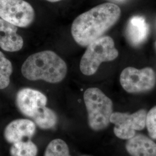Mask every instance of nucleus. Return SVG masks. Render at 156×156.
<instances>
[{
    "instance_id": "obj_1",
    "label": "nucleus",
    "mask_w": 156,
    "mask_h": 156,
    "mask_svg": "<svg viewBox=\"0 0 156 156\" xmlns=\"http://www.w3.org/2000/svg\"><path fill=\"white\" fill-rule=\"evenodd\" d=\"M121 15L119 6L110 2L96 6L78 16L73 22L71 34L78 45L87 47L103 37Z\"/></svg>"
},
{
    "instance_id": "obj_2",
    "label": "nucleus",
    "mask_w": 156,
    "mask_h": 156,
    "mask_svg": "<svg viewBox=\"0 0 156 156\" xmlns=\"http://www.w3.org/2000/svg\"><path fill=\"white\" fill-rule=\"evenodd\" d=\"M66 62L55 52L45 50L29 56L23 64V76L29 80H44L50 83L61 82L67 75Z\"/></svg>"
},
{
    "instance_id": "obj_3",
    "label": "nucleus",
    "mask_w": 156,
    "mask_h": 156,
    "mask_svg": "<svg viewBox=\"0 0 156 156\" xmlns=\"http://www.w3.org/2000/svg\"><path fill=\"white\" fill-rule=\"evenodd\" d=\"M83 98L90 128L95 131L107 128L113 113L112 101L96 87L86 90L84 93Z\"/></svg>"
},
{
    "instance_id": "obj_4",
    "label": "nucleus",
    "mask_w": 156,
    "mask_h": 156,
    "mask_svg": "<svg viewBox=\"0 0 156 156\" xmlns=\"http://www.w3.org/2000/svg\"><path fill=\"white\" fill-rule=\"evenodd\" d=\"M118 56L113 39L109 36H103L87 46L80 60V70L84 75H93L103 62L113 61Z\"/></svg>"
},
{
    "instance_id": "obj_5",
    "label": "nucleus",
    "mask_w": 156,
    "mask_h": 156,
    "mask_svg": "<svg viewBox=\"0 0 156 156\" xmlns=\"http://www.w3.org/2000/svg\"><path fill=\"white\" fill-rule=\"evenodd\" d=\"M120 82L123 89L128 93H146L154 87L156 73L150 67L141 69L134 67H127L120 74Z\"/></svg>"
},
{
    "instance_id": "obj_6",
    "label": "nucleus",
    "mask_w": 156,
    "mask_h": 156,
    "mask_svg": "<svg viewBox=\"0 0 156 156\" xmlns=\"http://www.w3.org/2000/svg\"><path fill=\"white\" fill-rule=\"evenodd\" d=\"M147 112L141 109L133 113L113 112L110 123L115 125L113 132L118 138L128 140L136 135V131H142L146 127Z\"/></svg>"
},
{
    "instance_id": "obj_7",
    "label": "nucleus",
    "mask_w": 156,
    "mask_h": 156,
    "mask_svg": "<svg viewBox=\"0 0 156 156\" xmlns=\"http://www.w3.org/2000/svg\"><path fill=\"white\" fill-rule=\"evenodd\" d=\"M35 11L24 0H0V18L17 27L30 26L35 19Z\"/></svg>"
},
{
    "instance_id": "obj_8",
    "label": "nucleus",
    "mask_w": 156,
    "mask_h": 156,
    "mask_svg": "<svg viewBox=\"0 0 156 156\" xmlns=\"http://www.w3.org/2000/svg\"><path fill=\"white\" fill-rule=\"evenodd\" d=\"M47 102L48 98L44 94L31 88L20 90L16 96V104L19 111L33 121L49 109Z\"/></svg>"
},
{
    "instance_id": "obj_9",
    "label": "nucleus",
    "mask_w": 156,
    "mask_h": 156,
    "mask_svg": "<svg viewBox=\"0 0 156 156\" xmlns=\"http://www.w3.org/2000/svg\"><path fill=\"white\" fill-rule=\"evenodd\" d=\"M36 132V124L33 120L25 119H16L9 123L4 132L6 140L9 144L30 139Z\"/></svg>"
},
{
    "instance_id": "obj_10",
    "label": "nucleus",
    "mask_w": 156,
    "mask_h": 156,
    "mask_svg": "<svg viewBox=\"0 0 156 156\" xmlns=\"http://www.w3.org/2000/svg\"><path fill=\"white\" fill-rule=\"evenodd\" d=\"M17 27L0 18V48L9 52L22 49L24 41L18 34Z\"/></svg>"
},
{
    "instance_id": "obj_11",
    "label": "nucleus",
    "mask_w": 156,
    "mask_h": 156,
    "mask_svg": "<svg viewBox=\"0 0 156 156\" xmlns=\"http://www.w3.org/2000/svg\"><path fill=\"white\" fill-rule=\"evenodd\" d=\"M126 149L131 156H156V144L142 134L135 135L127 140Z\"/></svg>"
},
{
    "instance_id": "obj_12",
    "label": "nucleus",
    "mask_w": 156,
    "mask_h": 156,
    "mask_svg": "<svg viewBox=\"0 0 156 156\" xmlns=\"http://www.w3.org/2000/svg\"><path fill=\"white\" fill-rule=\"evenodd\" d=\"M149 33V27L143 17L135 16L128 21L126 35L129 43L134 46H138L144 42Z\"/></svg>"
},
{
    "instance_id": "obj_13",
    "label": "nucleus",
    "mask_w": 156,
    "mask_h": 156,
    "mask_svg": "<svg viewBox=\"0 0 156 156\" xmlns=\"http://www.w3.org/2000/svg\"><path fill=\"white\" fill-rule=\"evenodd\" d=\"M9 152L11 156H37L38 147L30 140H22L13 144Z\"/></svg>"
},
{
    "instance_id": "obj_14",
    "label": "nucleus",
    "mask_w": 156,
    "mask_h": 156,
    "mask_svg": "<svg viewBox=\"0 0 156 156\" xmlns=\"http://www.w3.org/2000/svg\"><path fill=\"white\" fill-rule=\"evenodd\" d=\"M12 72L11 62L0 51V90L4 89L9 86Z\"/></svg>"
},
{
    "instance_id": "obj_15",
    "label": "nucleus",
    "mask_w": 156,
    "mask_h": 156,
    "mask_svg": "<svg viewBox=\"0 0 156 156\" xmlns=\"http://www.w3.org/2000/svg\"><path fill=\"white\" fill-rule=\"evenodd\" d=\"M44 156H71L67 143L61 139L52 140L47 146Z\"/></svg>"
},
{
    "instance_id": "obj_16",
    "label": "nucleus",
    "mask_w": 156,
    "mask_h": 156,
    "mask_svg": "<svg viewBox=\"0 0 156 156\" xmlns=\"http://www.w3.org/2000/svg\"><path fill=\"white\" fill-rule=\"evenodd\" d=\"M146 127L151 138L156 140V106H153L147 113Z\"/></svg>"
},
{
    "instance_id": "obj_17",
    "label": "nucleus",
    "mask_w": 156,
    "mask_h": 156,
    "mask_svg": "<svg viewBox=\"0 0 156 156\" xmlns=\"http://www.w3.org/2000/svg\"><path fill=\"white\" fill-rule=\"evenodd\" d=\"M46 1L50 2H59L62 0H46Z\"/></svg>"
},
{
    "instance_id": "obj_18",
    "label": "nucleus",
    "mask_w": 156,
    "mask_h": 156,
    "mask_svg": "<svg viewBox=\"0 0 156 156\" xmlns=\"http://www.w3.org/2000/svg\"><path fill=\"white\" fill-rule=\"evenodd\" d=\"M86 156V155H84V156Z\"/></svg>"
},
{
    "instance_id": "obj_19",
    "label": "nucleus",
    "mask_w": 156,
    "mask_h": 156,
    "mask_svg": "<svg viewBox=\"0 0 156 156\" xmlns=\"http://www.w3.org/2000/svg\"><path fill=\"white\" fill-rule=\"evenodd\" d=\"M155 45H156V44H155Z\"/></svg>"
}]
</instances>
